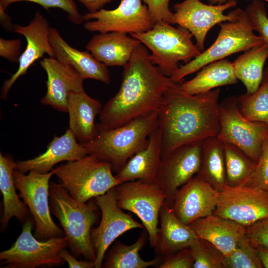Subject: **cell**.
<instances>
[{"label":"cell","instance_id":"cell-1","mask_svg":"<svg viewBox=\"0 0 268 268\" xmlns=\"http://www.w3.org/2000/svg\"><path fill=\"white\" fill-rule=\"evenodd\" d=\"M149 55L142 43L135 48L124 67L119 91L102 107L99 128H117L157 111L167 90L177 84L152 64Z\"/></svg>","mask_w":268,"mask_h":268},{"label":"cell","instance_id":"cell-2","mask_svg":"<svg viewBox=\"0 0 268 268\" xmlns=\"http://www.w3.org/2000/svg\"><path fill=\"white\" fill-rule=\"evenodd\" d=\"M220 91L189 95L176 85L167 90L157 111L162 160L182 145L218 135Z\"/></svg>","mask_w":268,"mask_h":268},{"label":"cell","instance_id":"cell-3","mask_svg":"<svg viewBox=\"0 0 268 268\" xmlns=\"http://www.w3.org/2000/svg\"><path fill=\"white\" fill-rule=\"evenodd\" d=\"M158 127L156 111L113 129H104L98 126L95 138L81 144L88 154L109 163L113 171L117 173L131 157L146 147L150 134Z\"/></svg>","mask_w":268,"mask_h":268},{"label":"cell","instance_id":"cell-4","mask_svg":"<svg viewBox=\"0 0 268 268\" xmlns=\"http://www.w3.org/2000/svg\"><path fill=\"white\" fill-rule=\"evenodd\" d=\"M50 209L59 220L73 255L95 262L91 232L97 219V204L81 202L72 198L61 184L50 183Z\"/></svg>","mask_w":268,"mask_h":268},{"label":"cell","instance_id":"cell-5","mask_svg":"<svg viewBox=\"0 0 268 268\" xmlns=\"http://www.w3.org/2000/svg\"><path fill=\"white\" fill-rule=\"evenodd\" d=\"M130 35L150 50L152 64L168 77L179 69V62L187 64L201 53L193 43V35L188 30L179 26L174 27L165 21L156 22L146 32Z\"/></svg>","mask_w":268,"mask_h":268},{"label":"cell","instance_id":"cell-6","mask_svg":"<svg viewBox=\"0 0 268 268\" xmlns=\"http://www.w3.org/2000/svg\"><path fill=\"white\" fill-rule=\"evenodd\" d=\"M220 29L214 43L198 56L179 69L171 77L176 83L183 82L184 78L206 65L223 59L233 54L245 52L265 43L260 36L254 33L251 23L245 10L241 9L235 21L218 24Z\"/></svg>","mask_w":268,"mask_h":268},{"label":"cell","instance_id":"cell-7","mask_svg":"<svg viewBox=\"0 0 268 268\" xmlns=\"http://www.w3.org/2000/svg\"><path fill=\"white\" fill-rule=\"evenodd\" d=\"M56 169L55 174L60 184L72 198L81 202L103 195L121 184L113 174L112 165L92 155L67 161Z\"/></svg>","mask_w":268,"mask_h":268},{"label":"cell","instance_id":"cell-8","mask_svg":"<svg viewBox=\"0 0 268 268\" xmlns=\"http://www.w3.org/2000/svg\"><path fill=\"white\" fill-rule=\"evenodd\" d=\"M33 223L28 219L22 232L13 245L0 253V260L5 268H35L58 267L66 262L59 255L68 244L67 237H56L42 241L31 232Z\"/></svg>","mask_w":268,"mask_h":268},{"label":"cell","instance_id":"cell-9","mask_svg":"<svg viewBox=\"0 0 268 268\" xmlns=\"http://www.w3.org/2000/svg\"><path fill=\"white\" fill-rule=\"evenodd\" d=\"M56 169L47 173H40L34 170L27 175L14 170L13 176L19 196L29 207L35 223L34 236L39 240H46L63 236L65 232L53 221L49 202L50 179Z\"/></svg>","mask_w":268,"mask_h":268},{"label":"cell","instance_id":"cell-10","mask_svg":"<svg viewBox=\"0 0 268 268\" xmlns=\"http://www.w3.org/2000/svg\"><path fill=\"white\" fill-rule=\"evenodd\" d=\"M220 131L217 137L241 149L255 162L268 138V123L252 121L240 112L236 97H228L219 103Z\"/></svg>","mask_w":268,"mask_h":268},{"label":"cell","instance_id":"cell-11","mask_svg":"<svg viewBox=\"0 0 268 268\" xmlns=\"http://www.w3.org/2000/svg\"><path fill=\"white\" fill-rule=\"evenodd\" d=\"M117 203L141 221L148 236L151 247L156 245L160 209L166 196L156 183L140 180L127 181L115 187Z\"/></svg>","mask_w":268,"mask_h":268},{"label":"cell","instance_id":"cell-12","mask_svg":"<svg viewBox=\"0 0 268 268\" xmlns=\"http://www.w3.org/2000/svg\"><path fill=\"white\" fill-rule=\"evenodd\" d=\"M237 0H228L221 4H207L200 0H185L173 6V24H176L188 30L196 40V46L202 52L209 30L217 24L227 21H235L239 16L240 8H237L228 14L224 11L234 7Z\"/></svg>","mask_w":268,"mask_h":268},{"label":"cell","instance_id":"cell-13","mask_svg":"<svg viewBox=\"0 0 268 268\" xmlns=\"http://www.w3.org/2000/svg\"><path fill=\"white\" fill-rule=\"evenodd\" d=\"M142 0H121L113 10L103 8L83 15L85 30L105 33L111 32L139 33L151 29L154 24L146 5Z\"/></svg>","mask_w":268,"mask_h":268},{"label":"cell","instance_id":"cell-14","mask_svg":"<svg viewBox=\"0 0 268 268\" xmlns=\"http://www.w3.org/2000/svg\"><path fill=\"white\" fill-rule=\"evenodd\" d=\"M95 200L101 209L102 217L98 226L92 228L91 238L96 256L94 268H100L106 251L116 238L132 229L145 227L119 206L115 187L104 195L95 197Z\"/></svg>","mask_w":268,"mask_h":268},{"label":"cell","instance_id":"cell-15","mask_svg":"<svg viewBox=\"0 0 268 268\" xmlns=\"http://www.w3.org/2000/svg\"><path fill=\"white\" fill-rule=\"evenodd\" d=\"M213 214L247 227L268 217V191L246 185L225 186Z\"/></svg>","mask_w":268,"mask_h":268},{"label":"cell","instance_id":"cell-16","mask_svg":"<svg viewBox=\"0 0 268 268\" xmlns=\"http://www.w3.org/2000/svg\"><path fill=\"white\" fill-rule=\"evenodd\" d=\"M201 141L182 145L162 160L156 183L165 194V202L170 207L177 190L199 170Z\"/></svg>","mask_w":268,"mask_h":268},{"label":"cell","instance_id":"cell-17","mask_svg":"<svg viewBox=\"0 0 268 268\" xmlns=\"http://www.w3.org/2000/svg\"><path fill=\"white\" fill-rule=\"evenodd\" d=\"M219 195L210 184L196 175L177 190L171 208L181 221L188 225L213 214Z\"/></svg>","mask_w":268,"mask_h":268},{"label":"cell","instance_id":"cell-18","mask_svg":"<svg viewBox=\"0 0 268 268\" xmlns=\"http://www.w3.org/2000/svg\"><path fill=\"white\" fill-rule=\"evenodd\" d=\"M49 28L47 19L38 11L28 25H13V32L22 35L26 40L27 45L20 57L18 69L9 78L5 80L2 85L0 99H7L8 91L16 80L25 74L29 67L37 60L42 58L44 54L55 57L49 40Z\"/></svg>","mask_w":268,"mask_h":268},{"label":"cell","instance_id":"cell-19","mask_svg":"<svg viewBox=\"0 0 268 268\" xmlns=\"http://www.w3.org/2000/svg\"><path fill=\"white\" fill-rule=\"evenodd\" d=\"M40 63L48 77L47 92L40 103L60 112H67L69 93L84 90V80L73 67L55 57L43 58Z\"/></svg>","mask_w":268,"mask_h":268},{"label":"cell","instance_id":"cell-20","mask_svg":"<svg viewBox=\"0 0 268 268\" xmlns=\"http://www.w3.org/2000/svg\"><path fill=\"white\" fill-rule=\"evenodd\" d=\"M87 155L85 147L77 142L68 129L61 136L55 135L44 153L32 159L17 162L15 170L24 174L32 170L40 173H47L59 162L77 160Z\"/></svg>","mask_w":268,"mask_h":268},{"label":"cell","instance_id":"cell-21","mask_svg":"<svg viewBox=\"0 0 268 268\" xmlns=\"http://www.w3.org/2000/svg\"><path fill=\"white\" fill-rule=\"evenodd\" d=\"M188 225L199 238L210 243L224 256L246 235L245 226L214 214L197 219Z\"/></svg>","mask_w":268,"mask_h":268},{"label":"cell","instance_id":"cell-22","mask_svg":"<svg viewBox=\"0 0 268 268\" xmlns=\"http://www.w3.org/2000/svg\"><path fill=\"white\" fill-rule=\"evenodd\" d=\"M49 40L60 62L73 67L83 80L93 79L109 84V71L103 64L97 61L89 51H80L69 46L54 28H49Z\"/></svg>","mask_w":268,"mask_h":268},{"label":"cell","instance_id":"cell-23","mask_svg":"<svg viewBox=\"0 0 268 268\" xmlns=\"http://www.w3.org/2000/svg\"><path fill=\"white\" fill-rule=\"evenodd\" d=\"M102 107L98 100L91 97L84 90L69 93L68 129L80 143L89 142L96 136L98 128L95 119Z\"/></svg>","mask_w":268,"mask_h":268},{"label":"cell","instance_id":"cell-24","mask_svg":"<svg viewBox=\"0 0 268 268\" xmlns=\"http://www.w3.org/2000/svg\"><path fill=\"white\" fill-rule=\"evenodd\" d=\"M161 136L158 127L149 137L146 147L131 157L115 175L121 183L140 180L156 183L162 162Z\"/></svg>","mask_w":268,"mask_h":268},{"label":"cell","instance_id":"cell-25","mask_svg":"<svg viewBox=\"0 0 268 268\" xmlns=\"http://www.w3.org/2000/svg\"><path fill=\"white\" fill-rule=\"evenodd\" d=\"M160 227L154 248L162 259L180 250L189 248L199 237L193 229L181 221L165 202L159 212Z\"/></svg>","mask_w":268,"mask_h":268},{"label":"cell","instance_id":"cell-26","mask_svg":"<svg viewBox=\"0 0 268 268\" xmlns=\"http://www.w3.org/2000/svg\"><path fill=\"white\" fill-rule=\"evenodd\" d=\"M141 43L127 34L111 32L94 35L86 49L98 62L107 67H124L135 48Z\"/></svg>","mask_w":268,"mask_h":268},{"label":"cell","instance_id":"cell-27","mask_svg":"<svg viewBox=\"0 0 268 268\" xmlns=\"http://www.w3.org/2000/svg\"><path fill=\"white\" fill-rule=\"evenodd\" d=\"M237 82L233 63L222 59L203 67L195 77L177 83L176 87L186 94L195 95L219 86L235 84Z\"/></svg>","mask_w":268,"mask_h":268},{"label":"cell","instance_id":"cell-28","mask_svg":"<svg viewBox=\"0 0 268 268\" xmlns=\"http://www.w3.org/2000/svg\"><path fill=\"white\" fill-rule=\"evenodd\" d=\"M16 163L10 155L0 153V190L2 195L3 211L1 228L5 229L12 217L24 221L29 214L26 204L22 202L15 191L13 173Z\"/></svg>","mask_w":268,"mask_h":268},{"label":"cell","instance_id":"cell-29","mask_svg":"<svg viewBox=\"0 0 268 268\" xmlns=\"http://www.w3.org/2000/svg\"><path fill=\"white\" fill-rule=\"evenodd\" d=\"M197 175L220 192L225 186L224 143L217 136L201 141V162Z\"/></svg>","mask_w":268,"mask_h":268},{"label":"cell","instance_id":"cell-30","mask_svg":"<svg viewBox=\"0 0 268 268\" xmlns=\"http://www.w3.org/2000/svg\"><path fill=\"white\" fill-rule=\"evenodd\" d=\"M268 58V48L264 43L244 52L233 62L236 77L243 83L247 93L253 94L259 89Z\"/></svg>","mask_w":268,"mask_h":268},{"label":"cell","instance_id":"cell-31","mask_svg":"<svg viewBox=\"0 0 268 268\" xmlns=\"http://www.w3.org/2000/svg\"><path fill=\"white\" fill-rule=\"evenodd\" d=\"M147 235L143 231L134 243L127 245L116 241L105 255L102 267L104 268H146L157 266L162 259L157 256L149 261L143 260L139 252L144 246Z\"/></svg>","mask_w":268,"mask_h":268},{"label":"cell","instance_id":"cell-32","mask_svg":"<svg viewBox=\"0 0 268 268\" xmlns=\"http://www.w3.org/2000/svg\"><path fill=\"white\" fill-rule=\"evenodd\" d=\"M224 151L225 186L245 185L251 176L257 162L232 144L224 143Z\"/></svg>","mask_w":268,"mask_h":268},{"label":"cell","instance_id":"cell-33","mask_svg":"<svg viewBox=\"0 0 268 268\" xmlns=\"http://www.w3.org/2000/svg\"><path fill=\"white\" fill-rule=\"evenodd\" d=\"M236 99L239 110L246 119L268 123V67L259 89L251 94H240Z\"/></svg>","mask_w":268,"mask_h":268},{"label":"cell","instance_id":"cell-34","mask_svg":"<svg viewBox=\"0 0 268 268\" xmlns=\"http://www.w3.org/2000/svg\"><path fill=\"white\" fill-rule=\"evenodd\" d=\"M223 268H264L255 247L246 235L235 249L224 256Z\"/></svg>","mask_w":268,"mask_h":268},{"label":"cell","instance_id":"cell-35","mask_svg":"<svg viewBox=\"0 0 268 268\" xmlns=\"http://www.w3.org/2000/svg\"><path fill=\"white\" fill-rule=\"evenodd\" d=\"M194 268H223L224 255L208 241L198 238L190 245Z\"/></svg>","mask_w":268,"mask_h":268},{"label":"cell","instance_id":"cell-36","mask_svg":"<svg viewBox=\"0 0 268 268\" xmlns=\"http://www.w3.org/2000/svg\"><path fill=\"white\" fill-rule=\"evenodd\" d=\"M20 1H27L40 5L46 10L50 8H59L66 12L72 23L80 24L84 21L83 15L78 11L74 0H0V13H5L8 5Z\"/></svg>","mask_w":268,"mask_h":268},{"label":"cell","instance_id":"cell-37","mask_svg":"<svg viewBox=\"0 0 268 268\" xmlns=\"http://www.w3.org/2000/svg\"><path fill=\"white\" fill-rule=\"evenodd\" d=\"M245 11L253 30L259 33L268 48V17L264 3L260 0H253Z\"/></svg>","mask_w":268,"mask_h":268},{"label":"cell","instance_id":"cell-38","mask_svg":"<svg viewBox=\"0 0 268 268\" xmlns=\"http://www.w3.org/2000/svg\"><path fill=\"white\" fill-rule=\"evenodd\" d=\"M245 185L268 191V138L263 144L255 169Z\"/></svg>","mask_w":268,"mask_h":268},{"label":"cell","instance_id":"cell-39","mask_svg":"<svg viewBox=\"0 0 268 268\" xmlns=\"http://www.w3.org/2000/svg\"><path fill=\"white\" fill-rule=\"evenodd\" d=\"M246 235L254 247L262 246L268 250V217L248 226Z\"/></svg>","mask_w":268,"mask_h":268},{"label":"cell","instance_id":"cell-40","mask_svg":"<svg viewBox=\"0 0 268 268\" xmlns=\"http://www.w3.org/2000/svg\"><path fill=\"white\" fill-rule=\"evenodd\" d=\"M170 0H142L147 6L154 23L165 21L173 24V14L169 8Z\"/></svg>","mask_w":268,"mask_h":268},{"label":"cell","instance_id":"cell-41","mask_svg":"<svg viewBox=\"0 0 268 268\" xmlns=\"http://www.w3.org/2000/svg\"><path fill=\"white\" fill-rule=\"evenodd\" d=\"M194 260L189 248H185L162 259L158 268H192Z\"/></svg>","mask_w":268,"mask_h":268},{"label":"cell","instance_id":"cell-42","mask_svg":"<svg viewBox=\"0 0 268 268\" xmlns=\"http://www.w3.org/2000/svg\"><path fill=\"white\" fill-rule=\"evenodd\" d=\"M21 47V41L19 39L6 40L0 38V56L8 60L10 62H19Z\"/></svg>","mask_w":268,"mask_h":268},{"label":"cell","instance_id":"cell-43","mask_svg":"<svg viewBox=\"0 0 268 268\" xmlns=\"http://www.w3.org/2000/svg\"><path fill=\"white\" fill-rule=\"evenodd\" d=\"M59 255L68 264L70 268H94V262L87 260H77L65 249H63L59 252Z\"/></svg>","mask_w":268,"mask_h":268},{"label":"cell","instance_id":"cell-44","mask_svg":"<svg viewBox=\"0 0 268 268\" xmlns=\"http://www.w3.org/2000/svg\"><path fill=\"white\" fill-rule=\"evenodd\" d=\"M89 12H94L101 9L107 3L113 0H78Z\"/></svg>","mask_w":268,"mask_h":268},{"label":"cell","instance_id":"cell-45","mask_svg":"<svg viewBox=\"0 0 268 268\" xmlns=\"http://www.w3.org/2000/svg\"><path fill=\"white\" fill-rule=\"evenodd\" d=\"M255 247L263 267L268 268V250L262 246Z\"/></svg>","mask_w":268,"mask_h":268},{"label":"cell","instance_id":"cell-46","mask_svg":"<svg viewBox=\"0 0 268 268\" xmlns=\"http://www.w3.org/2000/svg\"><path fill=\"white\" fill-rule=\"evenodd\" d=\"M228 0H209V3L210 4H221L227 1ZM263 1V0H260Z\"/></svg>","mask_w":268,"mask_h":268}]
</instances>
